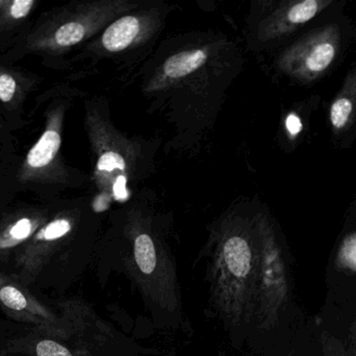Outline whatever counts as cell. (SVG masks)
<instances>
[{
	"label": "cell",
	"instance_id": "obj_1",
	"mask_svg": "<svg viewBox=\"0 0 356 356\" xmlns=\"http://www.w3.org/2000/svg\"><path fill=\"white\" fill-rule=\"evenodd\" d=\"M47 92L50 102L44 110L43 131L22 159L14 164L13 171L4 176L2 183L6 194L29 192L45 201L58 185L64 184L60 153L65 105L60 98V90Z\"/></svg>",
	"mask_w": 356,
	"mask_h": 356
},
{
	"label": "cell",
	"instance_id": "obj_4",
	"mask_svg": "<svg viewBox=\"0 0 356 356\" xmlns=\"http://www.w3.org/2000/svg\"><path fill=\"white\" fill-rule=\"evenodd\" d=\"M72 221L66 215L50 217L16 254L17 279L26 286L43 271L60 242L71 233Z\"/></svg>",
	"mask_w": 356,
	"mask_h": 356
},
{
	"label": "cell",
	"instance_id": "obj_21",
	"mask_svg": "<svg viewBox=\"0 0 356 356\" xmlns=\"http://www.w3.org/2000/svg\"><path fill=\"white\" fill-rule=\"evenodd\" d=\"M351 339H353V353H355V355L356 356V324L355 327H353V336H351Z\"/></svg>",
	"mask_w": 356,
	"mask_h": 356
},
{
	"label": "cell",
	"instance_id": "obj_14",
	"mask_svg": "<svg viewBox=\"0 0 356 356\" xmlns=\"http://www.w3.org/2000/svg\"><path fill=\"white\" fill-rule=\"evenodd\" d=\"M21 348L24 353L33 356H74L66 346L52 339L29 341V343Z\"/></svg>",
	"mask_w": 356,
	"mask_h": 356
},
{
	"label": "cell",
	"instance_id": "obj_12",
	"mask_svg": "<svg viewBox=\"0 0 356 356\" xmlns=\"http://www.w3.org/2000/svg\"><path fill=\"white\" fill-rule=\"evenodd\" d=\"M134 257L139 271L144 276L152 277L159 265L158 253L154 240L147 234H140L135 240Z\"/></svg>",
	"mask_w": 356,
	"mask_h": 356
},
{
	"label": "cell",
	"instance_id": "obj_20",
	"mask_svg": "<svg viewBox=\"0 0 356 356\" xmlns=\"http://www.w3.org/2000/svg\"><path fill=\"white\" fill-rule=\"evenodd\" d=\"M286 130L291 135L296 136L302 130V123L297 115L290 114L286 121Z\"/></svg>",
	"mask_w": 356,
	"mask_h": 356
},
{
	"label": "cell",
	"instance_id": "obj_18",
	"mask_svg": "<svg viewBox=\"0 0 356 356\" xmlns=\"http://www.w3.org/2000/svg\"><path fill=\"white\" fill-rule=\"evenodd\" d=\"M124 159L114 152L104 153L97 162V169L100 171H112L114 169L124 171Z\"/></svg>",
	"mask_w": 356,
	"mask_h": 356
},
{
	"label": "cell",
	"instance_id": "obj_19",
	"mask_svg": "<svg viewBox=\"0 0 356 356\" xmlns=\"http://www.w3.org/2000/svg\"><path fill=\"white\" fill-rule=\"evenodd\" d=\"M114 194L117 200L124 201L129 198L127 190V178L124 176L117 178L114 184Z\"/></svg>",
	"mask_w": 356,
	"mask_h": 356
},
{
	"label": "cell",
	"instance_id": "obj_8",
	"mask_svg": "<svg viewBox=\"0 0 356 356\" xmlns=\"http://www.w3.org/2000/svg\"><path fill=\"white\" fill-rule=\"evenodd\" d=\"M50 219L45 206L29 205L6 213L0 221V257L26 244Z\"/></svg>",
	"mask_w": 356,
	"mask_h": 356
},
{
	"label": "cell",
	"instance_id": "obj_5",
	"mask_svg": "<svg viewBox=\"0 0 356 356\" xmlns=\"http://www.w3.org/2000/svg\"><path fill=\"white\" fill-rule=\"evenodd\" d=\"M0 307L6 316L20 323L37 326L42 334L58 336L60 323L47 307L40 302L17 279L0 271Z\"/></svg>",
	"mask_w": 356,
	"mask_h": 356
},
{
	"label": "cell",
	"instance_id": "obj_6",
	"mask_svg": "<svg viewBox=\"0 0 356 356\" xmlns=\"http://www.w3.org/2000/svg\"><path fill=\"white\" fill-rule=\"evenodd\" d=\"M42 82L38 73L0 62V114L12 133L31 123L24 116L25 102Z\"/></svg>",
	"mask_w": 356,
	"mask_h": 356
},
{
	"label": "cell",
	"instance_id": "obj_16",
	"mask_svg": "<svg viewBox=\"0 0 356 356\" xmlns=\"http://www.w3.org/2000/svg\"><path fill=\"white\" fill-rule=\"evenodd\" d=\"M14 160V142L12 132L0 114V162L3 165Z\"/></svg>",
	"mask_w": 356,
	"mask_h": 356
},
{
	"label": "cell",
	"instance_id": "obj_10",
	"mask_svg": "<svg viewBox=\"0 0 356 356\" xmlns=\"http://www.w3.org/2000/svg\"><path fill=\"white\" fill-rule=\"evenodd\" d=\"M139 29V20L136 17H123L106 29L102 36V44L110 52H120L131 45Z\"/></svg>",
	"mask_w": 356,
	"mask_h": 356
},
{
	"label": "cell",
	"instance_id": "obj_17",
	"mask_svg": "<svg viewBox=\"0 0 356 356\" xmlns=\"http://www.w3.org/2000/svg\"><path fill=\"white\" fill-rule=\"evenodd\" d=\"M320 344H321L323 356H350L347 353L342 342L330 332H321V334H320Z\"/></svg>",
	"mask_w": 356,
	"mask_h": 356
},
{
	"label": "cell",
	"instance_id": "obj_3",
	"mask_svg": "<svg viewBox=\"0 0 356 356\" xmlns=\"http://www.w3.org/2000/svg\"><path fill=\"white\" fill-rule=\"evenodd\" d=\"M289 281L282 251L272 238L261 251V278L259 301L261 326L271 328L277 323L280 313L289 300Z\"/></svg>",
	"mask_w": 356,
	"mask_h": 356
},
{
	"label": "cell",
	"instance_id": "obj_13",
	"mask_svg": "<svg viewBox=\"0 0 356 356\" xmlns=\"http://www.w3.org/2000/svg\"><path fill=\"white\" fill-rule=\"evenodd\" d=\"M334 265L342 273L356 275V232L347 235L341 242Z\"/></svg>",
	"mask_w": 356,
	"mask_h": 356
},
{
	"label": "cell",
	"instance_id": "obj_22",
	"mask_svg": "<svg viewBox=\"0 0 356 356\" xmlns=\"http://www.w3.org/2000/svg\"><path fill=\"white\" fill-rule=\"evenodd\" d=\"M4 1H6V0H0V10H1L2 6H3Z\"/></svg>",
	"mask_w": 356,
	"mask_h": 356
},
{
	"label": "cell",
	"instance_id": "obj_9",
	"mask_svg": "<svg viewBox=\"0 0 356 356\" xmlns=\"http://www.w3.org/2000/svg\"><path fill=\"white\" fill-rule=\"evenodd\" d=\"M38 0H6L0 10V54L12 46L15 40L29 25L37 10Z\"/></svg>",
	"mask_w": 356,
	"mask_h": 356
},
{
	"label": "cell",
	"instance_id": "obj_15",
	"mask_svg": "<svg viewBox=\"0 0 356 356\" xmlns=\"http://www.w3.org/2000/svg\"><path fill=\"white\" fill-rule=\"evenodd\" d=\"M353 100L349 98H339L330 108V121L336 129H343L350 121L353 113Z\"/></svg>",
	"mask_w": 356,
	"mask_h": 356
},
{
	"label": "cell",
	"instance_id": "obj_23",
	"mask_svg": "<svg viewBox=\"0 0 356 356\" xmlns=\"http://www.w3.org/2000/svg\"><path fill=\"white\" fill-rule=\"evenodd\" d=\"M289 356H293L292 355H289Z\"/></svg>",
	"mask_w": 356,
	"mask_h": 356
},
{
	"label": "cell",
	"instance_id": "obj_7",
	"mask_svg": "<svg viewBox=\"0 0 356 356\" xmlns=\"http://www.w3.org/2000/svg\"><path fill=\"white\" fill-rule=\"evenodd\" d=\"M339 31L336 26L318 31L295 48L291 67L307 79H315L324 72L336 58Z\"/></svg>",
	"mask_w": 356,
	"mask_h": 356
},
{
	"label": "cell",
	"instance_id": "obj_11",
	"mask_svg": "<svg viewBox=\"0 0 356 356\" xmlns=\"http://www.w3.org/2000/svg\"><path fill=\"white\" fill-rule=\"evenodd\" d=\"M205 61L207 54L203 50L179 52L165 62L164 71L169 77L178 79L194 72Z\"/></svg>",
	"mask_w": 356,
	"mask_h": 356
},
{
	"label": "cell",
	"instance_id": "obj_2",
	"mask_svg": "<svg viewBox=\"0 0 356 356\" xmlns=\"http://www.w3.org/2000/svg\"><path fill=\"white\" fill-rule=\"evenodd\" d=\"M216 295L230 318L246 317L259 300L261 253L242 236L226 240L215 259Z\"/></svg>",
	"mask_w": 356,
	"mask_h": 356
}]
</instances>
